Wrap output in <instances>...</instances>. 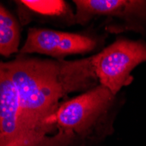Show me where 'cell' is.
Here are the masks:
<instances>
[{"label":"cell","mask_w":146,"mask_h":146,"mask_svg":"<svg viewBox=\"0 0 146 146\" xmlns=\"http://www.w3.org/2000/svg\"><path fill=\"white\" fill-rule=\"evenodd\" d=\"M20 36L19 23L0 4V55L10 57L19 52Z\"/></svg>","instance_id":"cell-5"},{"label":"cell","mask_w":146,"mask_h":146,"mask_svg":"<svg viewBox=\"0 0 146 146\" xmlns=\"http://www.w3.org/2000/svg\"><path fill=\"white\" fill-rule=\"evenodd\" d=\"M20 5L25 6L38 15L46 17H63L69 15L74 17L70 10V7L64 1H19Z\"/></svg>","instance_id":"cell-6"},{"label":"cell","mask_w":146,"mask_h":146,"mask_svg":"<svg viewBox=\"0 0 146 146\" xmlns=\"http://www.w3.org/2000/svg\"><path fill=\"white\" fill-rule=\"evenodd\" d=\"M76 24L87 25L101 17L116 18L138 28L146 23L145 0H74Z\"/></svg>","instance_id":"cell-4"},{"label":"cell","mask_w":146,"mask_h":146,"mask_svg":"<svg viewBox=\"0 0 146 146\" xmlns=\"http://www.w3.org/2000/svg\"><path fill=\"white\" fill-rule=\"evenodd\" d=\"M146 61V43L142 40L116 38L109 46L92 56L99 84L114 96L133 82L131 73Z\"/></svg>","instance_id":"cell-2"},{"label":"cell","mask_w":146,"mask_h":146,"mask_svg":"<svg viewBox=\"0 0 146 146\" xmlns=\"http://www.w3.org/2000/svg\"><path fill=\"white\" fill-rule=\"evenodd\" d=\"M96 47V41L89 36L33 27L28 30L19 52L22 55L38 54L63 60L68 55L87 54Z\"/></svg>","instance_id":"cell-3"},{"label":"cell","mask_w":146,"mask_h":146,"mask_svg":"<svg viewBox=\"0 0 146 146\" xmlns=\"http://www.w3.org/2000/svg\"><path fill=\"white\" fill-rule=\"evenodd\" d=\"M115 102L116 96L99 84L75 97L62 101L56 112V123L81 138L97 142L111 134Z\"/></svg>","instance_id":"cell-1"}]
</instances>
